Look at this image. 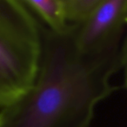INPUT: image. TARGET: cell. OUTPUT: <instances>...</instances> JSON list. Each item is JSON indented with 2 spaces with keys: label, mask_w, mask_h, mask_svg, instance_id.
<instances>
[{
  "label": "cell",
  "mask_w": 127,
  "mask_h": 127,
  "mask_svg": "<svg viewBox=\"0 0 127 127\" xmlns=\"http://www.w3.org/2000/svg\"><path fill=\"white\" fill-rule=\"evenodd\" d=\"M66 22L69 26H79L85 23L101 0H63Z\"/></svg>",
  "instance_id": "obj_5"
},
{
  "label": "cell",
  "mask_w": 127,
  "mask_h": 127,
  "mask_svg": "<svg viewBox=\"0 0 127 127\" xmlns=\"http://www.w3.org/2000/svg\"><path fill=\"white\" fill-rule=\"evenodd\" d=\"M73 28L54 32L42 25L36 79L23 95L0 109V127H90L97 105L115 91L111 79L120 70V53H83Z\"/></svg>",
  "instance_id": "obj_1"
},
{
  "label": "cell",
  "mask_w": 127,
  "mask_h": 127,
  "mask_svg": "<svg viewBox=\"0 0 127 127\" xmlns=\"http://www.w3.org/2000/svg\"><path fill=\"white\" fill-rule=\"evenodd\" d=\"M120 70L123 71L124 88L127 91V35L124 37L120 49Z\"/></svg>",
  "instance_id": "obj_6"
},
{
  "label": "cell",
  "mask_w": 127,
  "mask_h": 127,
  "mask_svg": "<svg viewBox=\"0 0 127 127\" xmlns=\"http://www.w3.org/2000/svg\"><path fill=\"white\" fill-rule=\"evenodd\" d=\"M126 26L127 0H101L90 18L73 28L74 40L85 54H118Z\"/></svg>",
  "instance_id": "obj_3"
},
{
  "label": "cell",
  "mask_w": 127,
  "mask_h": 127,
  "mask_svg": "<svg viewBox=\"0 0 127 127\" xmlns=\"http://www.w3.org/2000/svg\"><path fill=\"white\" fill-rule=\"evenodd\" d=\"M42 45V25L23 0H0V109L34 83Z\"/></svg>",
  "instance_id": "obj_2"
},
{
  "label": "cell",
  "mask_w": 127,
  "mask_h": 127,
  "mask_svg": "<svg viewBox=\"0 0 127 127\" xmlns=\"http://www.w3.org/2000/svg\"><path fill=\"white\" fill-rule=\"evenodd\" d=\"M36 18L48 30L54 32L67 31L63 0H23Z\"/></svg>",
  "instance_id": "obj_4"
}]
</instances>
